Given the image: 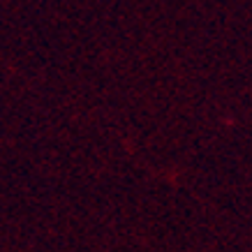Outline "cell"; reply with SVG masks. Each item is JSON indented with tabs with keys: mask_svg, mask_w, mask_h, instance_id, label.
Here are the masks:
<instances>
[]
</instances>
